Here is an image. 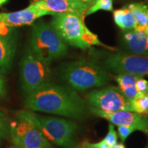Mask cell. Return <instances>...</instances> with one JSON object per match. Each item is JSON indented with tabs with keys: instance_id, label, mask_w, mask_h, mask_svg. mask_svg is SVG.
Masks as SVG:
<instances>
[{
	"instance_id": "obj_33",
	"label": "cell",
	"mask_w": 148,
	"mask_h": 148,
	"mask_svg": "<svg viewBox=\"0 0 148 148\" xmlns=\"http://www.w3.org/2000/svg\"><path fill=\"white\" fill-rule=\"evenodd\" d=\"M14 148H17V147H14Z\"/></svg>"
},
{
	"instance_id": "obj_1",
	"label": "cell",
	"mask_w": 148,
	"mask_h": 148,
	"mask_svg": "<svg viewBox=\"0 0 148 148\" xmlns=\"http://www.w3.org/2000/svg\"><path fill=\"white\" fill-rule=\"evenodd\" d=\"M24 103L31 111L73 119H84L89 110L76 90L50 82L27 94Z\"/></svg>"
},
{
	"instance_id": "obj_27",
	"label": "cell",
	"mask_w": 148,
	"mask_h": 148,
	"mask_svg": "<svg viewBox=\"0 0 148 148\" xmlns=\"http://www.w3.org/2000/svg\"><path fill=\"white\" fill-rule=\"evenodd\" d=\"M110 148H125V147L124 144L123 143H116L115 145L112 146V147Z\"/></svg>"
},
{
	"instance_id": "obj_8",
	"label": "cell",
	"mask_w": 148,
	"mask_h": 148,
	"mask_svg": "<svg viewBox=\"0 0 148 148\" xmlns=\"http://www.w3.org/2000/svg\"><path fill=\"white\" fill-rule=\"evenodd\" d=\"M86 101L90 107L107 112L131 111L130 101L118 86H110L92 90L86 94Z\"/></svg>"
},
{
	"instance_id": "obj_32",
	"label": "cell",
	"mask_w": 148,
	"mask_h": 148,
	"mask_svg": "<svg viewBox=\"0 0 148 148\" xmlns=\"http://www.w3.org/2000/svg\"><path fill=\"white\" fill-rule=\"evenodd\" d=\"M77 148H82V147H77Z\"/></svg>"
},
{
	"instance_id": "obj_9",
	"label": "cell",
	"mask_w": 148,
	"mask_h": 148,
	"mask_svg": "<svg viewBox=\"0 0 148 148\" xmlns=\"http://www.w3.org/2000/svg\"><path fill=\"white\" fill-rule=\"evenodd\" d=\"M105 69L116 74L126 73L138 76L148 75L147 56L116 53L104 60Z\"/></svg>"
},
{
	"instance_id": "obj_5",
	"label": "cell",
	"mask_w": 148,
	"mask_h": 148,
	"mask_svg": "<svg viewBox=\"0 0 148 148\" xmlns=\"http://www.w3.org/2000/svg\"><path fill=\"white\" fill-rule=\"evenodd\" d=\"M30 48L40 59L50 64L66 55L68 47L51 24L38 22L33 25Z\"/></svg>"
},
{
	"instance_id": "obj_18",
	"label": "cell",
	"mask_w": 148,
	"mask_h": 148,
	"mask_svg": "<svg viewBox=\"0 0 148 148\" xmlns=\"http://www.w3.org/2000/svg\"><path fill=\"white\" fill-rule=\"evenodd\" d=\"M132 112L148 117V95L138 94L130 101Z\"/></svg>"
},
{
	"instance_id": "obj_31",
	"label": "cell",
	"mask_w": 148,
	"mask_h": 148,
	"mask_svg": "<svg viewBox=\"0 0 148 148\" xmlns=\"http://www.w3.org/2000/svg\"><path fill=\"white\" fill-rule=\"evenodd\" d=\"M1 138H0V142H1Z\"/></svg>"
},
{
	"instance_id": "obj_28",
	"label": "cell",
	"mask_w": 148,
	"mask_h": 148,
	"mask_svg": "<svg viewBox=\"0 0 148 148\" xmlns=\"http://www.w3.org/2000/svg\"><path fill=\"white\" fill-rule=\"evenodd\" d=\"M8 0H0V6H2L3 4L8 2Z\"/></svg>"
},
{
	"instance_id": "obj_6",
	"label": "cell",
	"mask_w": 148,
	"mask_h": 148,
	"mask_svg": "<svg viewBox=\"0 0 148 148\" xmlns=\"http://www.w3.org/2000/svg\"><path fill=\"white\" fill-rule=\"evenodd\" d=\"M20 77L22 89L27 95L49 82V64L35 54L30 47H27L20 62Z\"/></svg>"
},
{
	"instance_id": "obj_25",
	"label": "cell",
	"mask_w": 148,
	"mask_h": 148,
	"mask_svg": "<svg viewBox=\"0 0 148 148\" xmlns=\"http://www.w3.org/2000/svg\"><path fill=\"white\" fill-rule=\"evenodd\" d=\"M82 148H101V145H100V143H99V142H98V143H86V145L84 147L83 146Z\"/></svg>"
},
{
	"instance_id": "obj_30",
	"label": "cell",
	"mask_w": 148,
	"mask_h": 148,
	"mask_svg": "<svg viewBox=\"0 0 148 148\" xmlns=\"http://www.w3.org/2000/svg\"><path fill=\"white\" fill-rule=\"evenodd\" d=\"M145 148H148V144H147V145H146V147H145Z\"/></svg>"
},
{
	"instance_id": "obj_14",
	"label": "cell",
	"mask_w": 148,
	"mask_h": 148,
	"mask_svg": "<svg viewBox=\"0 0 148 148\" xmlns=\"http://www.w3.org/2000/svg\"><path fill=\"white\" fill-rule=\"evenodd\" d=\"M123 39L125 47L132 54L148 56V33L146 31L134 29L123 31Z\"/></svg>"
},
{
	"instance_id": "obj_26",
	"label": "cell",
	"mask_w": 148,
	"mask_h": 148,
	"mask_svg": "<svg viewBox=\"0 0 148 148\" xmlns=\"http://www.w3.org/2000/svg\"><path fill=\"white\" fill-rule=\"evenodd\" d=\"M79 1H82V2L84 3L85 4L87 5L88 7H90L95 2L96 0H79Z\"/></svg>"
},
{
	"instance_id": "obj_16",
	"label": "cell",
	"mask_w": 148,
	"mask_h": 148,
	"mask_svg": "<svg viewBox=\"0 0 148 148\" xmlns=\"http://www.w3.org/2000/svg\"><path fill=\"white\" fill-rule=\"evenodd\" d=\"M114 23L123 31L135 28V19L132 11L128 5H125L122 8L113 12Z\"/></svg>"
},
{
	"instance_id": "obj_12",
	"label": "cell",
	"mask_w": 148,
	"mask_h": 148,
	"mask_svg": "<svg viewBox=\"0 0 148 148\" xmlns=\"http://www.w3.org/2000/svg\"><path fill=\"white\" fill-rule=\"evenodd\" d=\"M33 4L40 8L56 13H75L84 16L89 8L79 0H33Z\"/></svg>"
},
{
	"instance_id": "obj_4",
	"label": "cell",
	"mask_w": 148,
	"mask_h": 148,
	"mask_svg": "<svg viewBox=\"0 0 148 148\" xmlns=\"http://www.w3.org/2000/svg\"><path fill=\"white\" fill-rule=\"evenodd\" d=\"M16 114L32 121L51 144L71 148L75 143L77 125L71 120L40 115L27 110L18 111Z\"/></svg>"
},
{
	"instance_id": "obj_15",
	"label": "cell",
	"mask_w": 148,
	"mask_h": 148,
	"mask_svg": "<svg viewBox=\"0 0 148 148\" xmlns=\"http://www.w3.org/2000/svg\"><path fill=\"white\" fill-rule=\"evenodd\" d=\"M138 77L141 76L126 73H119L114 76V79L119 85L118 87L130 101L134 99L135 96L137 95L135 85Z\"/></svg>"
},
{
	"instance_id": "obj_19",
	"label": "cell",
	"mask_w": 148,
	"mask_h": 148,
	"mask_svg": "<svg viewBox=\"0 0 148 148\" xmlns=\"http://www.w3.org/2000/svg\"><path fill=\"white\" fill-rule=\"evenodd\" d=\"M99 10L111 12L113 10V0H96L95 2L87 9L84 16L95 13Z\"/></svg>"
},
{
	"instance_id": "obj_22",
	"label": "cell",
	"mask_w": 148,
	"mask_h": 148,
	"mask_svg": "<svg viewBox=\"0 0 148 148\" xmlns=\"http://www.w3.org/2000/svg\"><path fill=\"white\" fill-rule=\"evenodd\" d=\"M135 131H136V129L133 127L128 125H118V133L121 143H124L130 135Z\"/></svg>"
},
{
	"instance_id": "obj_20",
	"label": "cell",
	"mask_w": 148,
	"mask_h": 148,
	"mask_svg": "<svg viewBox=\"0 0 148 148\" xmlns=\"http://www.w3.org/2000/svg\"><path fill=\"white\" fill-rule=\"evenodd\" d=\"M108 145L112 147V146L115 145L117 143L118 136L116 132L114 129V126L112 123H109L108 125V132L103 139Z\"/></svg>"
},
{
	"instance_id": "obj_11",
	"label": "cell",
	"mask_w": 148,
	"mask_h": 148,
	"mask_svg": "<svg viewBox=\"0 0 148 148\" xmlns=\"http://www.w3.org/2000/svg\"><path fill=\"white\" fill-rule=\"evenodd\" d=\"M52 12L42 10L36 5L31 3L23 10L12 12L0 13V22L11 27L30 25L37 18L45 15H53Z\"/></svg>"
},
{
	"instance_id": "obj_17",
	"label": "cell",
	"mask_w": 148,
	"mask_h": 148,
	"mask_svg": "<svg viewBox=\"0 0 148 148\" xmlns=\"http://www.w3.org/2000/svg\"><path fill=\"white\" fill-rule=\"evenodd\" d=\"M127 5L134 15L135 19L134 29L146 31L148 14V3H133Z\"/></svg>"
},
{
	"instance_id": "obj_23",
	"label": "cell",
	"mask_w": 148,
	"mask_h": 148,
	"mask_svg": "<svg viewBox=\"0 0 148 148\" xmlns=\"http://www.w3.org/2000/svg\"><path fill=\"white\" fill-rule=\"evenodd\" d=\"M136 89L138 94L148 95V80L143 77H138L136 81Z\"/></svg>"
},
{
	"instance_id": "obj_10",
	"label": "cell",
	"mask_w": 148,
	"mask_h": 148,
	"mask_svg": "<svg viewBox=\"0 0 148 148\" xmlns=\"http://www.w3.org/2000/svg\"><path fill=\"white\" fill-rule=\"evenodd\" d=\"M89 110L94 115L103 118L116 125H128L134 127L148 135V117L140 115L131 111H114L107 112L89 107Z\"/></svg>"
},
{
	"instance_id": "obj_29",
	"label": "cell",
	"mask_w": 148,
	"mask_h": 148,
	"mask_svg": "<svg viewBox=\"0 0 148 148\" xmlns=\"http://www.w3.org/2000/svg\"><path fill=\"white\" fill-rule=\"evenodd\" d=\"M146 32L148 33V14H147V27H146Z\"/></svg>"
},
{
	"instance_id": "obj_2",
	"label": "cell",
	"mask_w": 148,
	"mask_h": 148,
	"mask_svg": "<svg viewBox=\"0 0 148 148\" xmlns=\"http://www.w3.org/2000/svg\"><path fill=\"white\" fill-rule=\"evenodd\" d=\"M60 76L69 87L75 90H85L101 87L109 81V75L103 66L93 60L66 62L61 66Z\"/></svg>"
},
{
	"instance_id": "obj_13",
	"label": "cell",
	"mask_w": 148,
	"mask_h": 148,
	"mask_svg": "<svg viewBox=\"0 0 148 148\" xmlns=\"http://www.w3.org/2000/svg\"><path fill=\"white\" fill-rule=\"evenodd\" d=\"M16 48V31L8 35H0V74L10 71Z\"/></svg>"
},
{
	"instance_id": "obj_7",
	"label": "cell",
	"mask_w": 148,
	"mask_h": 148,
	"mask_svg": "<svg viewBox=\"0 0 148 148\" xmlns=\"http://www.w3.org/2000/svg\"><path fill=\"white\" fill-rule=\"evenodd\" d=\"M9 132L12 143L17 148H53L52 144L32 121L18 114L9 123Z\"/></svg>"
},
{
	"instance_id": "obj_3",
	"label": "cell",
	"mask_w": 148,
	"mask_h": 148,
	"mask_svg": "<svg viewBox=\"0 0 148 148\" xmlns=\"http://www.w3.org/2000/svg\"><path fill=\"white\" fill-rule=\"evenodd\" d=\"M84 19V16L75 13H56L52 15L51 25L60 38L71 46L84 50L93 45L108 47L86 26Z\"/></svg>"
},
{
	"instance_id": "obj_21",
	"label": "cell",
	"mask_w": 148,
	"mask_h": 148,
	"mask_svg": "<svg viewBox=\"0 0 148 148\" xmlns=\"http://www.w3.org/2000/svg\"><path fill=\"white\" fill-rule=\"evenodd\" d=\"M10 135L9 122L7 116L1 110H0V138H6Z\"/></svg>"
},
{
	"instance_id": "obj_24",
	"label": "cell",
	"mask_w": 148,
	"mask_h": 148,
	"mask_svg": "<svg viewBox=\"0 0 148 148\" xmlns=\"http://www.w3.org/2000/svg\"><path fill=\"white\" fill-rule=\"evenodd\" d=\"M6 95V86H5V79L0 74V99L3 98Z\"/></svg>"
}]
</instances>
